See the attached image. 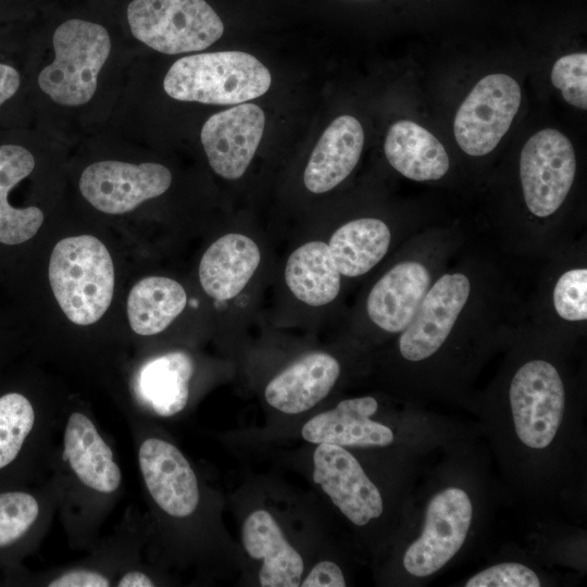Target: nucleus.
<instances>
[{"mask_svg": "<svg viewBox=\"0 0 587 587\" xmlns=\"http://www.w3.org/2000/svg\"><path fill=\"white\" fill-rule=\"evenodd\" d=\"M384 151L389 164L412 180H437L449 170V157L441 142L409 120L389 127Z\"/></svg>", "mask_w": 587, "mask_h": 587, "instance_id": "21", "label": "nucleus"}, {"mask_svg": "<svg viewBox=\"0 0 587 587\" xmlns=\"http://www.w3.org/2000/svg\"><path fill=\"white\" fill-rule=\"evenodd\" d=\"M575 172L574 148L565 135L553 128L533 135L520 159L521 184L529 212L538 217L553 214L571 190Z\"/></svg>", "mask_w": 587, "mask_h": 587, "instance_id": "7", "label": "nucleus"}, {"mask_svg": "<svg viewBox=\"0 0 587 587\" xmlns=\"http://www.w3.org/2000/svg\"><path fill=\"white\" fill-rule=\"evenodd\" d=\"M116 585L118 587H151L154 586V583L147 574L139 571H130L125 573Z\"/></svg>", "mask_w": 587, "mask_h": 587, "instance_id": "35", "label": "nucleus"}, {"mask_svg": "<svg viewBox=\"0 0 587 587\" xmlns=\"http://www.w3.org/2000/svg\"><path fill=\"white\" fill-rule=\"evenodd\" d=\"M54 298L77 325L99 321L114 292V265L109 250L91 235L72 236L53 248L48 268Z\"/></svg>", "mask_w": 587, "mask_h": 587, "instance_id": "1", "label": "nucleus"}, {"mask_svg": "<svg viewBox=\"0 0 587 587\" xmlns=\"http://www.w3.org/2000/svg\"><path fill=\"white\" fill-rule=\"evenodd\" d=\"M313 463V480L350 522L363 526L382 515L379 490L348 450L319 444Z\"/></svg>", "mask_w": 587, "mask_h": 587, "instance_id": "11", "label": "nucleus"}, {"mask_svg": "<svg viewBox=\"0 0 587 587\" xmlns=\"http://www.w3.org/2000/svg\"><path fill=\"white\" fill-rule=\"evenodd\" d=\"M37 499L23 491L0 494V547L22 538L39 515Z\"/></svg>", "mask_w": 587, "mask_h": 587, "instance_id": "28", "label": "nucleus"}, {"mask_svg": "<svg viewBox=\"0 0 587 587\" xmlns=\"http://www.w3.org/2000/svg\"><path fill=\"white\" fill-rule=\"evenodd\" d=\"M145 485L159 508L174 517L195 512L200 495L197 476L174 445L160 438L145 439L138 450Z\"/></svg>", "mask_w": 587, "mask_h": 587, "instance_id": "13", "label": "nucleus"}, {"mask_svg": "<svg viewBox=\"0 0 587 587\" xmlns=\"http://www.w3.org/2000/svg\"><path fill=\"white\" fill-rule=\"evenodd\" d=\"M171 184L170 170L159 163L100 161L84 170L79 190L97 210L107 214H123L146 200L161 196Z\"/></svg>", "mask_w": 587, "mask_h": 587, "instance_id": "9", "label": "nucleus"}, {"mask_svg": "<svg viewBox=\"0 0 587 587\" xmlns=\"http://www.w3.org/2000/svg\"><path fill=\"white\" fill-rule=\"evenodd\" d=\"M192 373L193 364L188 354L170 352L142 366L138 376V390L158 415L172 416L187 404Z\"/></svg>", "mask_w": 587, "mask_h": 587, "instance_id": "26", "label": "nucleus"}, {"mask_svg": "<svg viewBox=\"0 0 587 587\" xmlns=\"http://www.w3.org/2000/svg\"><path fill=\"white\" fill-rule=\"evenodd\" d=\"M64 459L78 480L99 494L115 492L122 482L120 466L93 422L73 412L64 430Z\"/></svg>", "mask_w": 587, "mask_h": 587, "instance_id": "18", "label": "nucleus"}, {"mask_svg": "<svg viewBox=\"0 0 587 587\" xmlns=\"http://www.w3.org/2000/svg\"><path fill=\"white\" fill-rule=\"evenodd\" d=\"M260 260L259 247L251 238L226 234L203 253L199 264L200 284L211 298L229 300L246 287Z\"/></svg>", "mask_w": 587, "mask_h": 587, "instance_id": "20", "label": "nucleus"}, {"mask_svg": "<svg viewBox=\"0 0 587 587\" xmlns=\"http://www.w3.org/2000/svg\"><path fill=\"white\" fill-rule=\"evenodd\" d=\"M471 294L462 273H447L429 286L413 320L401 332L400 354L408 361H423L444 345Z\"/></svg>", "mask_w": 587, "mask_h": 587, "instance_id": "10", "label": "nucleus"}, {"mask_svg": "<svg viewBox=\"0 0 587 587\" xmlns=\"http://www.w3.org/2000/svg\"><path fill=\"white\" fill-rule=\"evenodd\" d=\"M522 100L521 87L505 74L482 78L460 105L453 133L460 148L480 157L491 152L509 130Z\"/></svg>", "mask_w": 587, "mask_h": 587, "instance_id": "6", "label": "nucleus"}, {"mask_svg": "<svg viewBox=\"0 0 587 587\" xmlns=\"http://www.w3.org/2000/svg\"><path fill=\"white\" fill-rule=\"evenodd\" d=\"M339 374V362L330 354L308 353L275 376L267 384L264 397L276 410L298 414L323 400Z\"/></svg>", "mask_w": 587, "mask_h": 587, "instance_id": "16", "label": "nucleus"}, {"mask_svg": "<svg viewBox=\"0 0 587 587\" xmlns=\"http://www.w3.org/2000/svg\"><path fill=\"white\" fill-rule=\"evenodd\" d=\"M242 544L253 559H262L259 582L262 587H298L303 561L287 541L279 525L265 510L248 515L242 525Z\"/></svg>", "mask_w": 587, "mask_h": 587, "instance_id": "19", "label": "nucleus"}, {"mask_svg": "<svg viewBox=\"0 0 587 587\" xmlns=\"http://www.w3.org/2000/svg\"><path fill=\"white\" fill-rule=\"evenodd\" d=\"M363 143L364 132L355 117L335 118L311 153L303 174L307 189L323 193L339 185L355 167Z\"/></svg>", "mask_w": 587, "mask_h": 587, "instance_id": "17", "label": "nucleus"}, {"mask_svg": "<svg viewBox=\"0 0 587 587\" xmlns=\"http://www.w3.org/2000/svg\"><path fill=\"white\" fill-rule=\"evenodd\" d=\"M553 307L563 320L577 322L587 319V270L571 268L564 272L553 288Z\"/></svg>", "mask_w": 587, "mask_h": 587, "instance_id": "29", "label": "nucleus"}, {"mask_svg": "<svg viewBox=\"0 0 587 587\" xmlns=\"http://www.w3.org/2000/svg\"><path fill=\"white\" fill-rule=\"evenodd\" d=\"M270 71L242 51H218L178 59L167 71L163 88L173 99L208 104H238L264 95Z\"/></svg>", "mask_w": 587, "mask_h": 587, "instance_id": "2", "label": "nucleus"}, {"mask_svg": "<svg viewBox=\"0 0 587 587\" xmlns=\"http://www.w3.org/2000/svg\"><path fill=\"white\" fill-rule=\"evenodd\" d=\"M127 20L135 38L166 54L203 50L224 32L204 0H134Z\"/></svg>", "mask_w": 587, "mask_h": 587, "instance_id": "4", "label": "nucleus"}, {"mask_svg": "<svg viewBox=\"0 0 587 587\" xmlns=\"http://www.w3.org/2000/svg\"><path fill=\"white\" fill-rule=\"evenodd\" d=\"M509 400L521 442L536 450L548 447L565 410V389L558 370L540 359L524 363L511 380Z\"/></svg>", "mask_w": 587, "mask_h": 587, "instance_id": "5", "label": "nucleus"}, {"mask_svg": "<svg viewBox=\"0 0 587 587\" xmlns=\"http://www.w3.org/2000/svg\"><path fill=\"white\" fill-rule=\"evenodd\" d=\"M378 403L373 397L340 401L334 409L308 421L302 437L312 444H334L341 447H385L392 444V430L371 416Z\"/></svg>", "mask_w": 587, "mask_h": 587, "instance_id": "15", "label": "nucleus"}, {"mask_svg": "<svg viewBox=\"0 0 587 587\" xmlns=\"http://www.w3.org/2000/svg\"><path fill=\"white\" fill-rule=\"evenodd\" d=\"M391 240L389 227L374 217L350 221L330 237L328 249L340 273L358 277L371 271L387 253Z\"/></svg>", "mask_w": 587, "mask_h": 587, "instance_id": "22", "label": "nucleus"}, {"mask_svg": "<svg viewBox=\"0 0 587 587\" xmlns=\"http://www.w3.org/2000/svg\"><path fill=\"white\" fill-rule=\"evenodd\" d=\"M340 273L328 245L310 241L296 249L286 263L285 280L301 302L321 307L332 302L340 290Z\"/></svg>", "mask_w": 587, "mask_h": 587, "instance_id": "24", "label": "nucleus"}, {"mask_svg": "<svg viewBox=\"0 0 587 587\" xmlns=\"http://www.w3.org/2000/svg\"><path fill=\"white\" fill-rule=\"evenodd\" d=\"M187 303L184 287L164 276H148L138 280L127 299L130 328L138 335L163 332L183 312Z\"/></svg>", "mask_w": 587, "mask_h": 587, "instance_id": "25", "label": "nucleus"}, {"mask_svg": "<svg viewBox=\"0 0 587 587\" xmlns=\"http://www.w3.org/2000/svg\"><path fill=\"white\" fill-rule=\"evenodd\" d=\"M52 42L54 60L39 73V87L59 104L87 103L111 51L109 33L100 24L73 18L55 29Z\"/></svg>", "mask_w": 587, "mask_h": 587, "instance_id": "3", "label": "nucleus"}, {"mask_svg": "<svg viewBox=\"0 0 587 587\" xmlns=\"http://www.w3.org/2000/svg\"><path fill=\"white\" fill-rule=\"evenodd\" d=\"M110 579L102 573L79 569L59 575L49 582V587H108Z\"/></svg>", "mask_w": 587, "mask_h": 587, "instance_id": "32", "label": "nucleus"}, {"mask_svg": "<svg viewBox=\"0 0 587 587\" xmlns=\"http://www.w3.org/2000/svg\"><path fill=\"white\" fill-rule=\"evenodd\" d=\"M473 507L461 488L449 487L428 502L421 535L407 549L403 566L413 576L438 572L461 549L469 534Z\"/></svg>", "mask_w": 587, "mask_h": 587, "instance_id": "8", "label": "nucleus"}, {"mask_svg": "<svg viewBox=\"0 0 587 587\" xmlns=\"http://www.w3.org/2000/svg\"><path fill=\"white\" fill-rule=\"evenodd\" d=\"M430 286L428 268L419 261H403L390 268L371 289L370 320L388 333H401L413 320Z\"/></svg>", "mask_w": 587, "mask_h": 587, "instance_id": "14", "label": "nucleus"}, {"mask_svg": "<svg viewBox=\"0 0 587 587\" xmlns=\"http://www.w3.org/2000/svg\"><path fill=\"white\" fill-rule=\"evenodd\" d=\"M35 419L34 408L24 395L9 392L0 397V470L15 460Z\"/></svg>", "mask_w": 587, "mask_h": 587, "instance_id": "27", "label": "nucleus"}, {"mask_svg": "<svg viewBox=\"0 0 587 587\" xmlns=\"http://www.w3.org/2000/svg\"><path fill=\"white\" fill-rule=\"evenodd\" d=\"M537 574L521 563L507 562L492 565L472 576L466 587H539Z\"/></svg>", "mask_w": 587, "mask_h": 587, "instance_id": "31", "label": "nucleus"}, {"mask_svg": "<svg viewBox=\"0 0 587 587\" xmlns=\"http://www.w3.org/2000/svg\"><path fill=\"white\" fill-rule=\"evenodd\" d=\"M302 587H345L340 567L332 561L317 563L302 582Z\"/></svg>", "mask_w": 587, "mask_h": 587, "instance_id": "33", "label": "nucleus"}, {"mask_svg": "<svg viewBox=\"0 0 587 587\" xmlns=\"http://www.w3.org/2000/svg\"><path fill=\"white\" fill-rule=\"evenodd\" d=\"M264 125V112L253 103H239L209 117L200 138L212 170L226 179L241 177L261 141Z\"/></svg>", "mask_w": 587, "mask_h": 587, "instance_id": "12", "label": "nucleus"}, {"mask_svg": "<svg viewBox=\"0 0 587 587\" xmlns=\"http://www.w3.org/2000/svg\"><path fill=\"white\" fill-rule=\"evenodd\" d=\"M20 83L18 72L8 64L0 63V105L15 95Z\"/></svg>", "mask_w": 587, "mask_h": 587, "instance_id": "34", "label": "nucleus"}, {"mask_svg": "<svg viewBox=\"0 0 587 587\" xmlns=\"http://www.w3.org/2000/svg\"><path fill=\"white\" fill-rule=\"evenodd\" d=\"M553 86L564 100L583 110L587 109V54L577 52L561 57L551 71Z\"/></svg>", "mask_w": 587, "mask_h": 587, "instance_id": "30", "label": "nucleus"}, {"mask_svg": "<svg viewBox=\"0 0 587 587\" xmlns=\"http://www.w3.org/2000/svg\"><path fill=\"white\" fill-rule=\"evenodd\" d=\"M35 167L34 155L18 145L0 146V242L18 245L33 238L43 223L37 207L15 209L8 201L9 191Z\"/></svg>", "mask_w": 587, "mask_h": 587, "instance_id": "23", "label": "nucleus"}]
</instances>
